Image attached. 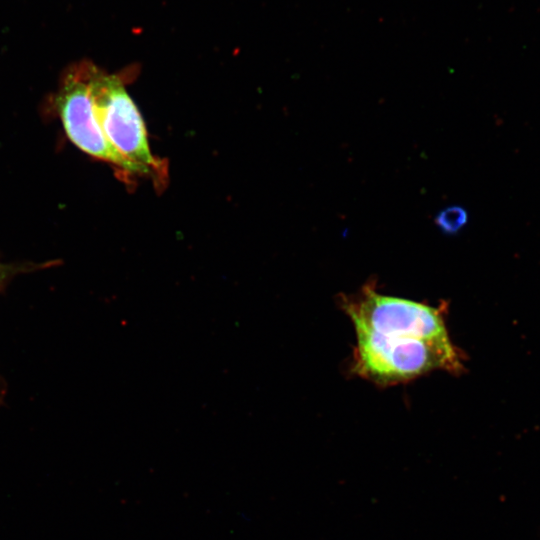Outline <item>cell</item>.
I'll use <instances>...</instances> for the list:
<instances>
[{
  "instance_id": "cell-1",
  "label": "cell",
  "mask_w": 540,
  "mask_h": 540,
  "mask_svg": "<svg viewBox=\"0 0 540 540\" xmlns=\"http://www.w3.org/2000/svg\"><path fill=\"white\" fill-rule=\"evenodd\" d=\"M351 371L380 386L413 380L426 373L443 370L459 375L466 356L449 336L438 338L386 337L355 330Z\"/></svg>"
},
{
  "instance_id": "cell-2",
  "label": "cell",
  "mask_w": 540,
  "mask_h": 540,
  "mask_svg": "<svg viewBox=\"0 0 540 540\" xmlns=\"http://www.w3.org/2000/svg\"><path fill=\"white\" fill-rule=\"evenodd\" d=\"M88 77L96 117L107 141L140 175L161 179L163 164L150 150L145 122L120 77L89 63Z\"/></svg>"
},
{
  "instance_id": "cell-3",
  "label": "cell",
  "mask_w": 540,
  "mask_h": 540,
  "mask_svg": "<svg viewBox=\"0 0 540 540\" xmlns=\"http://www.w3.org/2000/svg\"><path fill=\"white\" fill-rule=\"evenodd\" d=\"M375 282L360 291L339 298L341 308L351 319L355 330L387 337L438 338L449 336L446 328L447 306H431L379 293Z\"/></svg>"
},
{
  "instance_id": "cell-4",
  "label": "cell",
  "mask_w": 540,
  "mask_h": 540,
  "mask_svg": "<svg viewBox=\"0 0 540 540\" xmlns=\"http://www.w3.org/2000/svg\"><path fill=\"white\" fill-rule=\"evenodd\" d=\"M56 106L69 139L82 151L109 162L127 174L138 169L107 141L96 117L91 95L88 63L71 69L56 97Z\"/></svg>"
},
{
  "instance_id": "cell-5",
  "label": "cell",
  "mask_w": 540,
  "mask_h": 540,
  "mask_svg": "<svg viewBox=\"0 0 540 540\" xmlns=\"http://www.w3.org/2000/svg\"><path fill=\"white\" fill-rule=\"evenodd\" d=\"M434 222L445 234L454 235L467 224L468 213L461 206H448L435 216Z\"/></svg>"
},
{
  "instance_id": "cell-6",
  "label": "cell",
  "mask_w": 540,
  "mask_h": 540,
  "mask_svg": "<svg viewBox=\"0 0 540 540\" xmlns=\"http://www.w3.org/2000/svg\"><path fill=\"white\" fill-rule=\"evenodd\" d=\"M23 271V267L5 265L0 263V290L7 284L8 280L15 274Z\"/></svg>"
}]
</instances>
